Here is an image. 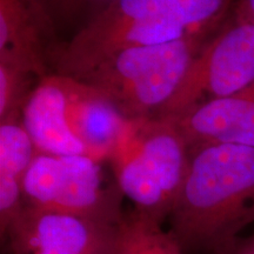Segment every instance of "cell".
<instances>
[{"mask_svg": "<svg viewBox=\"0 0 254 254\" xmlns=\"http://www.w3.org/2000/svg\"><path fill=\"white\" fill-rule=\"evenodd\" d=\"M184 252L231 254L254 222V147L190 148L189 168L167 218Z\"/></svg>", "mask_w": 254, "mask_h": 254, "instance_id": "cell-1", "label": "cell"}, {"mask_svg": "<svg viewBox=\"0 0 254 254\" xmlns=\"http://www.w3.org/2000/svg\"><path fill=\"white\" fill-rule=\"evenodd\" d=\"M214 32H190L166 43L124 50L79 80L104 94L126 120L159 117Z\"/></svg>", "mask_w": 254, "mask_h": 254, "instance_id": "cell-2", "label": "cell"}, {"mask_svg": "<svg viewBox=\"0 0 254 254\" xmlns=\"http://www.w3.org/2000/svg\"><path fill=\"white\" fill-rule=\"evenodd\" d=\"M190 148L170 117L127 120L110 158L114 179L134 209L166 220L179 194Z\"/></svg>", "mask_w": 254, "mask_h": 254, "instance_id": "cell-3", "label": "cell"}, {"mask_svg": "<svg viewBox=\"0 0 254 254\" xmlns=\"http://www.w3.org/2000/svg\"><path fill=\"white\" fill-rule=\"evenodd\" d=\"M101 163L87 155L37 153L23 179L25 205L117 226L123 193L106 182Z\"/></svg>", "mask_w": 254, "mask_h": 254, "instance_id": "cell-4", "label": "cell"}, {"mask_svg": "<svg viewBox=\"0 0 254 254\" xmlns=\"http://www.w3.org/2000/svg\"><path fill=\"white\" fill-rule=\"evenodd\" d=\"M254 82V23L232 11L193 60L159 117H177Z\"/></svg>", "mask_w": 254, "mask_h": 254, "instance_id": "cell-5", "label": "cell"}, {"mask_svg": "<svg viewBox=\"0 0 254 254\" xmlns=\"http://www.w3.org/2000/svg\"><path fill=\"white\" fill-rule=\"evenodd\" d=\"M117 226L75 215L25 206L1 238L8 254L60 251L71 254H113Z\"/></svg>", "mask_w": 254, "mask_h": 254, "instance_id": "cell-6", "label": "cell"}, {"mask_svg": "<svg viewBox=\"0 0 254 254\" xmlns=\"http://www.w3.org/2000/svg\"><path fill=\"white\" fill-rule=\"evenodd\" d=\"M170 118L179 127L190 148L208 144L254 147V82L230 97Z\"/></svg>", "mask_w": 254, "mask_h": 254, "instance_id": "cell-7", "label": "cell"}, {"mask_svg": "<svg viewBox=\"0 0 254 254\" xmlns=\"http://www.w3.org/2000/svg\"><path fill=\"white\" fill-rule=\"evenodd\" d=\"M20 122L38 153L90 157L69 127L66 92L58 73L45 75L33 87L21 110Z\"/></svg>", "mask_w": 254, "mask_h": 254, "instance_id": "cell-8", "label": "cell"}, {"mask_svg": "<svg viewBox=\"0 0 254 254\" xmlns=\"http://www.w3.org/2000/svg\"><path fill=\"white\" fill-rule=\"evenodd\" d=\"M62 77L72 132L91 158L110 160L127 120L104 94L87 82L67 75Z\"/></svg>", "mask_w": 254, "mask_h": 254, "instance_id": "cell-9", "label": "cell"}, {"mask_svg": "<svg viewBox=\"0 0 254 254\" xmlns=\"http://www.w3.org/2000/svg\"><path fill=\"white\" fill-rule=\"evenodd\" d=\"M45 37L28 0H0V62L14 63L45 77Z\"/></svg>", "mask_w": 254, "mask_h": 254, "instance_id": "cell-10", "label": "cell"}, {"mask_svg": "<svg viewBox=\"0 0 254 254\" xmlns=\"http://www.w3.org/2000/svg\"><path fill=\"white\" fill-rule=\"evenodd\" d=\"M113 254H186L163 224L133 209L116 228Z\"/></svg>", "mask_w": 254, "mask_h": 254, "instance_id": "cell-11", "label": "cell"}, {"mask_svg": "<svg viewBox=\"0 0 254 254\" xmlns=\"http://www.w3.org/2000/svg\"><path fill=\"white\" fill-rule=\"evenodd\" d=\"M33 6L45 36L64 31L74 34L87 26L114 0H28ZM73 34V36H74Z\"/></svg>", "mask_w": 254, "mask_h": 254, "instance_id": "cell-12", "label": "cell"}, {"mask_svg": "<svg viewBox=\"0 0 254 254\" xmlns=\"http://www.w3.org/2000/svg\"><path fill=\"white\" fill-rule=\"evenodd\" d=\"M37 153L20 120L0 123V184L23 186L25 173Z\"/></svg>", "mask_w": 254, "mask_h": 254, "instance_id": "cell-13", "label": "cell"}, {"mask_svg": "<svg viewBox=\"0 0 254 254\" xmlns=\"http://www.w3.org/2000/svg\"><path fill=\"white\" fill-rule=\"evenodd\" d=\"M33 72L14 63L0 62V123L20 119L25 101L32 92Z\"/></svg>", "mask_w": 254, "mask_h": 254, "instance_id": "cell-14", "label": "cell"}, {"mask_svg": "<svg viewBox=\"0 0 254 254\" xmlns=\"http://www.w3.org/2000/svg\"><path fill=\"white\" fill-rule=\"evenodd\" d=\"M233 11L254 23V0H239L234 6Z\"/></svg>", "mask_w": 254, "mask_h": 254, "instance_id": "cell-15", "label": "cell"}]
</instances>
